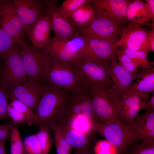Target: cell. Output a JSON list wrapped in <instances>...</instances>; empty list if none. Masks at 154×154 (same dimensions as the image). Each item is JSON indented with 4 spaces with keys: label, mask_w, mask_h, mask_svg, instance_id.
I'll return each mask as SVG.
<instances>
[{
    "label": "cell",
    "mask_w": 154,
    "mask_h": 154,
    "mask_svg": "<svg viewBox=\"0 0 154 154\" xmlns=\"http://www.w3.org/2000/svg\"><path fill=\"white\" fill-rule=\"evenodd\" d=\"M91 0H65L58 7L62 15L68 19L70 16L81 7L89 4Z\"/></svg>",
    "instance_id": "29"
},
{
    "label": "cell",
    "mask_w": 154,
    "mask_h": 154,
    "mask_svg": "<svg viewBox=\"0 0 154 154\" xmlns=\"http://www.w3.org/2000/svg\"><path fill=\"white\" fill-rule=\"evenodd\" d=\"M112 85L109 84L97 85L88 91L92 100L95 123H107L119 119L115 104L117 98Z\"/></svg>",
    "instance_id": "2"
},
{
    "label": "cell",
    "mask_w": 154,
    "mask_h": 154,
    "mask_svg": "<svg viewBox=\"0 0 154 154\" xmlns=\"http://www.w3.org/2000/svg\"><path fill=\"white\" fill-rule=\"evenodd\" d=\"M72 92L64 115L61 118L72 115H81L86 116L94 122L92 100L88 91H84Z\"/></svg>",
    "instance_id": "20"
},
{
    "label": "cell",
    "mask_w": 154,
    "mask_h": 154,
    "mask_svg": "<svg viewBox=\"0 0 154 154\" xmlns=\"http://www.w3.org/2000/svg\"><path fill=\"white\" fill-rule=\"evenodd\" d=\"M125 154H154V145L134 141L130 145Z\"/></svg>",
    "instance_id": "34"
},
{
    "label": "cell",
    "mask_w": 154,
    "mask_h": 154,
    "mask_svg": "<svg viewBox=\"0 0 154 154\" xmlns=\"http://www.w3.org/2000/svg\"><path fill=\"white\" fill-rule=\"evenodd\" d=\"M23 144L26 154H42L41 148L36 133L26 137Z\"/></svg>",
    "instance_id": "33"
},
{
    "label": "cell",
    "mask_w": 154,
    "mask_h": 154,
    "mask_svg": "<svg viewBox=\"0 0 154 154\" xmlns=\"http://www.w3.org/2000/svg\"><path fill=\"white\" fill-rule=\"evenodd\" d=\"M9 99L5 90L0 87V120L9 118L7 112Z\"/></svg>",
    "instance_id": "38"
},
{
    "label": "cell",
    "mask_w": 154,
    "mask_h": 154,
    "mask_svg": "<svg viewBox=\"0 0 154 154\" xmlns=\"http://www.w3.org/2000/svg\"><path fill=\"white\" fill-rule=\"evenodd\" d=\"M134 141L154 145V110L146 109L136 116L133 127Z\"/></svg>",
    "instance_id": "21"
},
{
    "label": "cell",
    "mask_w": 154,
    "mask_h": 154,
    "mask_svg": "<svg viewBox=\"0 0 154 154\" xmlns=\"http://www.w3.org/2000/svg\"><path fill=\"white\" fill-rule=\"evenodd\" d=\"M151 110H154V92H153V95L147 102H145V108Z\"/></svg>",
    "instance_id": "42"
},
{
    "label": "cell",
    "mask_w": 154,
    "mask_h": 154,
    "mask_svg": "<svg viewBox=\"0 0 154 154\" xmlns=\"http://www.w3.org/2000/svg\"><path fill=\"white\" fill-rule=\"evenodd\" d=\"M135 82L129 89L137 93L143 101L149 99V94L154 91V68L141 69L137 75Z\"/></svg>",
    "instance_id": "24"
},
{
    "label": "cell",
    "mask_w": 154,
    "mask_h": 154,
    "mask_svg": "<svg viewBox=\"0 0 154 154\" xmlns=\"http://www.w3.org/2000/svg\"><path fill=\"white\" fill-rule=\"evenodd\" d=\"M57 123L65 139L72 148L75 150L94 151V144L96 142V133L84 134Z\"/></svg>",
    "instance_id": "23"
},
{
    "label": "cell",
    "mask_w": 154,
    "mask_h": 154,
    "mask_svg": "<svg viewBox=\"0 0 154 154\" xmlns=\"http://www.w3.org/2000/svg\"><path fill=\"white\" fill-rule=\"evenodd\" d=\"M19 46L27 79L44 80L51 56L44 49L28 44L25 40Z\"/></svg>",
    "instance_id": "4"
},
{
    "label": "cell",
    "mask_w": 154,
    "mask_h": 154,
    "mask_svg": "<svg viewBox=\"0 0 154 154\" xmlns=\"http://www.w3.org/2000/svg\"><path fill=\"white\" fill-rule=\"evenodd\" d=\"M127 26L100 18H95L87 26L76 27L79 34L86 38L115 43L120 38L123 29Z\"/></svg>",
    "instance_id": "10"
},
{
    "label": "cell",
    "mask_w": 154,
    "mask_h": 154,
    "mask_svg": "<svg viewBox=\"0 0 154 154\" xmlns=\"http://www.w3.org/2000/svg\"><path fill=\"white\" fill-rule=\"evenodd\" d=\"M27 80L20 47L17 46L4 59L1 69L0 87L6 91Z\"/></svg>",
    "instance_id": "6"
},
{
    "label": "cell",
    "mask_w": 154,
    "mask_h": 154,
    "mask_svg": "<svg viewBox=\"0 0 154 154\" xmlns=\"http://www.w3.org/2000/svg\"><path fill=\"white\" fill-rule=\"evenodd\" d=\"M147 39L151 52L154 51V27L148 30L147 33Z\"/></svg>",
    "instance_id": "41"
},
{
    "label": "cell",
    "mask_w": 154,
    "mask_h": 154,
    "mask_svg": "<svg viewBox=\"0 0 154 154\" xmlns=\"http://www.w3.org/2000/svg\"><path fill=\"white\" fill-rule=\"evenodd\" d=\"M7 112L9 117L11 118L12 119L10 122L15 125H16L24 122L26 123V119L25 116L8 104Z\"/></svg>",
    "instance_id": "39"
},
{
    "label": "cell",
    "mask_w": 154,
    "mask_h": 154,
    "mask_svg": "<svg viewBox=\"0 0 154 154\" xmlns=\"http://www.w3.org/2000/svg\"><path fill=\"white\" fill-rule=\"evenodd\" d=\"M25 35L46 8V0H13Z\"/></svg>",
    "instance_id": "14"
},
{
    "label": "cell",
    "mask_w": 154,
    "mask_h": 154,
    "mask_svg": "<svg viewBox=\"0 0 154 154\" xmlns=\"http://www.w3.org/2000/svg\"><path fill=\"white\" fill-rule=\"evenodd\" d=\"M58 2V0H46L54 37L63 40L70 39L79 34L75 26L69 20L65 18L59 11Z\"/></svg>",
    "instance_id": "16"
},
{
    "label": "cell",
    "mask_w": 154,
    "mask_h": 154,
    "mask_svg": "<svg viewBox=\"0 0 154 154\" xmlns=\"http://www.w3.org/2000/svg\"><path fill=\"white\" fill-rule=\"evenodd\" d=\"M127 26L154 27V11L143 0H131L126 11Z\"/></svg>",
    "instance_id": "19"
},
{
    "label": "cell",
    "mask_w": 154,
    "mask_h": 154,
    "mask_svg": "<svg viewBox=\"0 0 154 154\" xmlns=\"http://www.w3.org/2000/svg\"><path fill=\"white\" fill-rule=\"evenodd\" d=\"M6 140L0 141V154H6L5 146Z\"/></svg>",
    "instance_id": "44"
},
{
    "label": "cell",
    "mask_w": 154,
    "mask_h": 154,
    "mask_svg": "<svg viewBox=\"0 0 154 154\" xmlns=\"http://www.w3.org/2000/svg\"><path fill=\"white\" fill-rule=\"evenodd\" d=\"M95 18L93 8L89 3L76 10L70 16L68 19L76 27H82L89 25Z\"/></svg>",
    "instance_id": "26"
},
{
    "label": "cell",
    "mask_w": 154,
    "mask_h": 154,
    "mask_svg": "<svg viewBox=\"0 0 154 154\" xmlns=\"http://www.w3.org/2000/svg\"><path fill=\"white\" fill-rule=\"evenodd\" d=\"M86 38V43L78 61H98L108 62L113 58H116L119 49L115 43Z\"/></svg>",
    "instance_id": "13"
},
{
    "label": "cell",
    "mask_w": 154,
    "mask_h": 154,
    "mask_svg": "<svg viewBox=\"0 0 154 154\" xmlns=\"http://www.w3.org/2000/svg\"><path fill=\"white\" fill-rule=\"evenodd\" d=\"M118 52L124 53L129 56L138 67L141 69L151 68L154 66V62L147 58L148 54L143 51H135L123 47H119Z\"/></svg>",
    "instance_id": "27"
},
{
    "label": "cell",
    "mask_w": 154,
    "mask_h": 154,
    "mask_svg": "<svg viewBox=\"0 0 154 154\" xmlns=\"http://www.w3.org/2000/svg\"><path fill=\"white\" fill-rule=\"evenodd\" d=\"M74 154H94V151L88 149L75 150Z\"/></svg>",
    "instance_id": "43"
},
{
    "label": "cell",
    "mask_w": 154,
    "mask_h": 154,
    "mask_svg": "<svg viewBox=\"0 0 154 154\" xmlns=\"http://www.w3.org/2000/svg\"><path fill=\"white\" fill-rule=\"evenodd\" d=\"M57 122L84 134L88 135L95 132L94 131V122L84 115H72L64 117Z\"/></svg>",
    "instance_id": "25"
},
{
    "label": "cell",
    "mask_w": 154,
    "mask_h": 154,
    "mask_svg": "<svg viewBox=\"0 0 154 154\" xmlns=\"http://www.w3.org/2000/svg\"><path fill=\"white\" fill-rule=\"evenodd\" d=\"M50 85L44 80L27 79L6 92L9 99L22 102L34 112L42 96Z\"/></svg>",
    "instance_id": "8"
},
{
    "label": "cell",
    "mask_w": 154,
    "mask_h": 154,
    "mask_svg": "<svg viewBox=\"0 0 154 154\" xmlns=\"http://www.w3.org/2000/svg\"><path fill=\"white\" fill-rule=\"evenodd\" d=\"M39 126V130L36 133L41 148L42 154H48L52 146L53 140L51 137L49 128L45 125Z\"/></svg>",
    "instance_id": "31"
},
{
    "label": "cell",
    "mask_w": 154,
    "mask_h": 154,
    "mask_svg": "<svg viewBox=\"0 0 154 154\" xmlns=\"http://www.w3.org/2000/svg\"><path fill=\"white\" fill-rule=\"evenodd\" d=\"M94 154H116V148L106 139L97 141L94 147Z\"/></svg>",
    "instance_id": "36"
},
{
    "label": "cell",
    "mask_w": 154,
    "mask_h": 154,
    "mask_svg": "<svg viewBox=\"0 0 154 154\" xmlns=\"http://www.w3.org/2000/svg\"><path fill=\"white\" fill-rule=\"evenodd\" d=\"M108 62L78 61L72 64L77 70L84 88L88 91L97 85L113 84L108 72Z\"/></svg>",
    "instance_id": "9"
},
{
    "label": "cell",
    "mask_w": 154,
    "mask_h": 154,
    "mask_svg": "<svg viewBox=\"0 0 154 154\" xmlns=\"http://www.w3.org/2000/svg\"><path fill=\"white\" fill-rule=\"evenodd\" d=\"M86 40L79 34L68 40L53 37L50 38L44 49L52 57L71 64L78 62Z\"/></svg>",
    "instance_id": "7"
},
{
    "label": "cell",
    "mask_w": 154,
    "mask_h": 154,
    "mask_svg": "<svg viewBox=\"0 0 154 154\" xmlns=\"http://www.w3.org/2000/svg\"><path fill=\"white\" fill-rule=\"evenodd\" d=\"M44 80L52 86L65 90L72 92L86 91L72 64L52 57Z\"/></svg>",
    "instance_id": "3"
},
{
    "label": "cell",
    "mask_w": 154,
    "mask_h": 154,
    "mask_svg": "<svg viewBox=\"0 0 154 154\" xmlns=\"http://www.w3.org/2000/svg\"><path fill=\"white\" fill-rule=\"evenodd\" d=\"M0 20L15 45L19 46L25 40V35L12 0H0Z\"/></svg>",
    "instance_id": "11"
},
{
    "label": "cell",
    "mask_w": 154,
    "mask_h": 154,
    "mask_svg": "<svg viewBox=\"0 0 154 154\" xmlns=\"http://www.w3.org/2000/svg\"><path fill=\"white\" fill-rule=\"evenodd\" d=\"M0 76H1V69H0Z\"/></svg>",
    "instance_id": "45"
},
{
    "label": "cell",
    "mask_w": 154,
    "mask_h": 154,
    "mask_svg": "<svg viewBox=\"0 0 154 154\" xmlns=\"http://www.w3.org/2000/svg\"><path fill=\"white\" fill-rule=\"evenodd\" d=\"M8 104L23 115L26 119V123L30 124L34 116V113L26 105L17 100H13Z\"/></svg>",
    "instance_id": "37"
},
{
    "label": "cell",
    "mask_w": 154,
    "mask_h": 154,
    "mask_svg": "<svg viewBox=\"0 0 154 154\" xmlns=\"http://www.w3.org/2000/svg\"><path fill=\"white\" fill-rule=\"evenodd\" d=\"M70 92L50 85L40 98L30 124L48 128L52 123L58 121L64 114Z\"/></svg>",
    "instance_id": "1"
},
{
    "label": "cell",
    "mask_w": 154,
    "mask_h": 154,
    "mask_svg": "<svg viewBox=\"0 0 154 154\" xmlns=\"http://www.w3.org/2000/svg\"><path fill=\"white\" fill-rule=\"evenodd\" d=\"M116 59L119 64L129 72L133 73H138L140 72L138 67L127 55L118 52Z\"/></svg>",
    "instance_id": "35"
},
{
    "label": "cell",
    "mask_w": 154,
    "mask_h": 154,
    "mask_svg": "<svg viewBox=\"0 0 154 154\" xmlns=\"http://www.w3.org/2000/svg\"><path fill=\"white\" fill-rule=\"evenodd\" d=\"M107 68L108 75L113 82L112 88L118 99H120L129 89L139 73L129 72L119 64L116 58L108 62Z\"/></svg>",
    "instance_id": "18"
},
{
    "label": "cell",
    "mask_w": 154,
    "mask_h": 154,
    "mask_svg": "<svg viewBox=\"0 0 154 154\" xmlns=\"http://www.w3.org/2000/svg\"><path fill=\"white\" fill-rule=\"evenodd\" d=\"M16 125L10 121L9 123L0 125V141L7 140L11 129Z\"/></svg>",
    "instance_id": "40"
},
{
    "label": "cell",
    "mask_w": 154,
    "mask_h": 154,
    "mask_svg": "<svg viewBox=\"0 0 154 154\" xmlns=\"http://www.w3.org/2000/svg\"><path fill=\"white\" fill-rule=\"evenodd\" d=\"M115 104L119 119L123 123L132 126H134L139 112L145 108V102L142 100L137 93L129 88L121 99L116 100Z\"/></svg>",
    "instance_id": "15"
},
{
    "label": "cell",
    "mask_w": 154,
    "mask_h": 154,
    "mask_svg": "<svg viewBox=\"0 0 154 154\" xmlns=\"http://www.w3.org/2000/svg\"><path fill=\"white\" fill-rule=\"evenodd\" d=\"M131 0H91L95 18H100L127 26L125 15Z\"/></svg>",
    "instance_id": "12"
},
{
    "label": "cell",
    "mask_w": 154,
    "mask_h": 154,
    "mask_svg": "<svg viewBox=\"0 0 154 154\" xmlns=\"http://www.w3.org/2000/svg\"><path fill=\"white\" fill-rule=\"evenodd\" d=\"M52 30L50 17L46 8L27 34L33 45L44 49L48 43Z\"/></svg>",
    "instance_id": "22"
},
{
    "label": "cell",
    "mask_w": 154,
    "mask_h": 154,
    "mask_svg": "<svg viewBox=\"0 0 154 154\" xmlns=\"http://www.w3.org/2000/svg\"><path fill=\"white\" fill-rule=\"evenodd\" d=\"M48 128L54 132L53 141L57 154H71L72 148L65 139L57 122L52 123Z\"/></svg>",
    "instance_id": "28"
},
{
    "label": "cell",
    "mask_w": 154,
    "mask_h": 154,
    "mask_svg": "<svg viewBox=\"0 0 154 154\" xmlns=\"http://www.w3.org/2000/svg\"><path fill=\"white\" fill-rule=\"evenodd\" d=\"M11 154H26L23 143L17 128H12L9 136Z\"/></svg>",
    "instance_id": "30"
},
{
    "label": "cell",
    "mask_w": 154,
    "mask_h": 154,
    "mask_svg": "<svg viewBox=\"0 0 154 154\" xmlns=\"http://www.w3.org/2000/svg\"><path fill=\"white\" fill-rule=\"evenodd\" d=\"M16 46L3 28L0 20V59H4L8 53Z\"/></svg>",
    "instance_id": "32"
},
{
    "label": "cell",
    "mask_w": 154,
    "mask_h": 154,
    "mask_svg": "<svg viewBox=\"0 0 154 154\" xmlns=\"http://www.w3.org/2000/svg\"><path fill=\"white\" fill-rule=\"evenodd\" d=\"M133 127L134 126L125 124L119 119L107 123H94V131L112 144L117 154H125L134 141Z\"/></svg>",
    "instance_id": "5"
},
{
    "label": "cell",
    "mask_w": 154,
    "mask_h": 154,
    "mask_svg": "<svg viewBox=\"0 0 154 154\" xmlns=\"http://www.w3.org/2000/svg\"><path fill=\"white\" fill-rule=\"evenodd\" d=\"M147 28L143 27L127 26L123 29L120 37L116 43L117 47L132 50L151 52L147 39Z\"/></svg>",
    "instance_id": "17"
}]
</instances>
